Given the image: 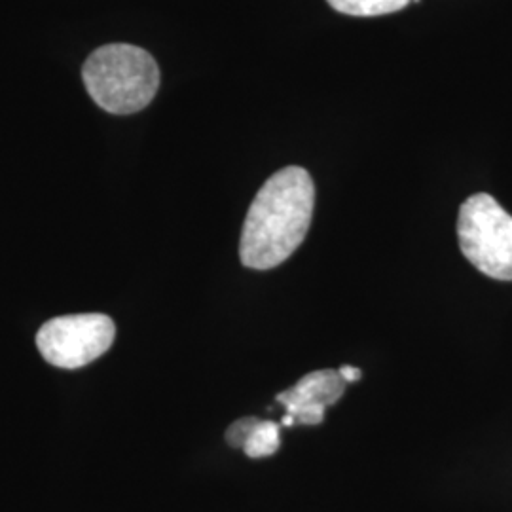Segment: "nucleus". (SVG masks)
<instances>
[{"label": "nucleus", "instance_id": "6e6552de", "mask_svg": "<svg viewBox=\"0 0 512 512\" xmlns=\"http://www.w3.org/2000/svg\"><path fill=\"white\" fill-rule=\"evenodd\" d=\"M258 421L260 420L253 418V416H247V418L234 421V423L228 427V431H226V442H228L232 448H241V450H243L245 442L251 437V433L255 431Z\"/></svg>", "mask_w": 512, "mask_h": 512}, {"label": "nucleus", "instance_id": "39448f33", "mask_svg": "<svg viewBox=\"0 0 512 512\" xmlns=\"http://www.w3.org/2000/svg\"><path fill=\"white\" fill-rule=\"evenodd\" d=\"M346 385L348 382L334 368L315 370L300 378L291 389L279 393L275 401L285 406L296 423L319 425L325 420V410L342 399Z\"/></svg>", "mask_w": 512, "mask_h": 512}, {"label": "nucleus", "instance_id": "1a4fd4ad", "mask_svg": "<svg viewBox=\"0 0 512 512\" xmlns=\"http://www.w3.org/2000/svg\"><path fill=\"white\" fill-rule=\"evenodd\" d=\"M338 372L342 374V378L348 382V384H353V382H357L361 376H363V372H361V368H357V366H349L344 365L338 368Z\"/></svg>", "mask_w": 512, "mask_h": 512}, {"label": "nucleus", "instance_id": "423d86ee", "mask_svg": "<svg viewBox=\"0 0 512 512\" xmlns=\"http://www.w3.org/2000/svg\"><path fill=\"white\" fill-rule=\"evenodd\" d=\"M327 2L340 14L355 16V18H374V16L399 12L412 0H327Z\"/></svg>", "mask_w": 512, "mask_h": 512}, {"label": "nucleus", "instance_id": "f257e3e1", "mask_svg": "<svg viewBox=\"0 0 512 512\" xmlns=\"http://www.w3.org/2000/svg\"><path fill=\"white\" fill-rule=\"evenodd\" d=\"M315 184L310 173L289 165L272 175L249 207L239 241L245 268L272 270L302 245L310 230Z\"/></svg>", "mask_w": 512, "mask_h": 512}, {"label": "nucleus", "instance_id": "7ed1b4c3", "mask_svg": "<svg viewBox=\"0 0 512 512\" xmlns=\"http://www.w3.org/2000/svg\"><path fill=\"white\" fill-rule=\"evenodd\" d=\"M461 253L492 279L512 281V215L490 194L467 198L458 217Z\"/></svg>", "mask_w": 512, "mask_h": 512}, {"label": "nucleus", "instance_id": "20e7f679", "mask_svg": "<svg viewBox=\"0 0 512 512\" xmlns=\"http://www.w3.org/2000/svg\"><path fill=\"white\" fill-rule=\"evenodd\" d=\"M116 336L112 319L103 313H76L50 319L37 334L40 355L59 368L90 365L109 351Z\"/></svg>", "mask_w": 512, "mask_h": 512}, {"label": "nucleus", "instance_id": "f03ea898", "mask_svg": "<svg viewBox=\"0 0 512 512\" xmlns=\"http://www.w3.org/2000/svg\"><path fill=\"white\" fill-rule=\"evenodd\" d=\"M82 78L93 101L110 114L145 109L160 88V69L147 50L131 44H109L84 63Z\"/></svg>", "mask_w": 512, "mask_h": 512}, {"label": "nucleus", "instance_id": "9d476101", "mask_svg": "<svg viewBox=\"0 0 512 512\" xmlns=\"http://www.w3.org/2000/svg\"><path fill=\"white\" fill-rule=\"evenodd\" d=\"M294 423H296V421H294L293 416H289V414H285V416H283V420H281V425H283V427H291Z\"/></svg>", "mask_w": 512, "mask_h": 512}, {"label": "nucleus", "instance_id": "0eeeda50", "mask_svg": "<svg viewBox=\"0 0 512 512\" xmlns=\"http://www.w3.org/2000/svg\"><path fill=\"white\" fill-rule=\"evenodd\" d=\"M279 431H281V423L270 420L258 421L255 431L251 433V437L247 439L245 446H243L245 456L251 459L274 456L275 452L279 450V446H281Z\"/></svg>", "mask_w": 512, "mask_h": 512}]
</instances>
